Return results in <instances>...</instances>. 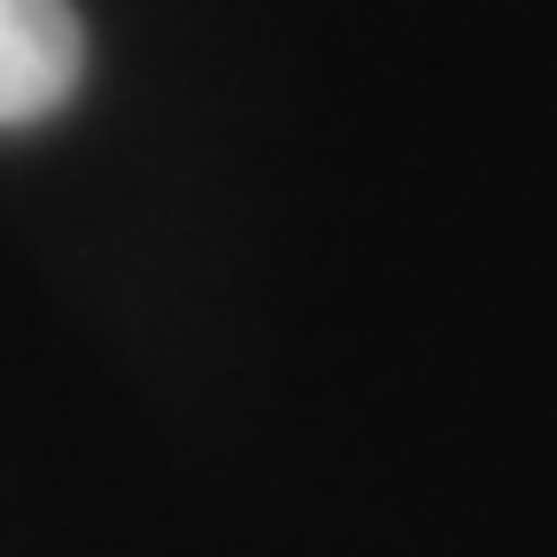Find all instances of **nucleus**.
<instances>
[{
  "mask_svg": "<svg viewBox=\"0 0 557 557\" xmlns=\"http://www.w3.org/2000/svg\"><path fill=\"white\" fill-rule=\"evenodd\" d=\"M86 32L70 0H0V124H39L78 94Z\"/></svg>",
  "mask_w": 557,
  "mask_h": 557,
  "instance_id": "f257e3e1",
  "label": "nucleus"
}]
</instances>
